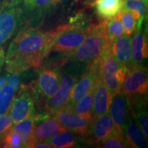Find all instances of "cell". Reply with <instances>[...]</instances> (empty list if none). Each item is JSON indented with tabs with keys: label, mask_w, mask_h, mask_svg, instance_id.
<instances>
[{
	"label": "cell",
	"mask_w": 148,
	"mask_h": 148,
	"mask_svg": "<svg viewBox=\"0 0 148 148\" xmlns=\"http://www.w3.org/2000/svg\"><path fill=\"white\" fill-rule=\"evenodd\" d=\"M110 47L118 62L127 70L132 64L131 36L122 35L110 42Z\"/></svg>",
	"instance_id": "e0dca14e"
},
{
	"label": "cell",
	"mask_w": 148,
	"mask_h": 148,
	"mask_svg": "<svg viewBox=\"0 0 148 148\" xmlns=\"http://www.w3.org/2000/svg\"><path fill=\"white\" fill-rule=\"evenodd\" d=\"M38 119L39 115L35 114L27 119L14 123L12 125V128L21 136L23 147H31L34 143V140L32 138L33 130Z\"/></svg>",
	"instance_id": "ffe728a7"
},
{
	"label": "cell",
	"mask_w": 148,
	"mask_h": 148,
	"mask_svg": "<svg viewBox=\"0 0 148 148\" xmlns=\"http://www.w3.org/2000/svg\"><path fill=\"white\" fill-rule=\"evenodd\" d=\"M104 21L106 36L110 42L124 34V30L119 14L113 18Z\"/></svg>",
	"instance_id": "cb8c5ba5"
},
{
	"label": "cell",
	"mask_w": 148,
	"mask_h": 148,
	"mask_svg": "<svg viewBox=\"0 0 148 148\" xmlns=\"http://www.w3.org/2000/svg\"><path fill=\"white\" fill-rule=\"evenodd\" d=\"M148 77L147 69L143 65L132 64L127 69L121 86V91L127 103L147 97Z\"/></svg>",
	"instance_id": "5b68a950"
},
{
	"label": "cell",
	"mask_w": 148,
	"mask_h": 148,
	"mask_svg": "<svg viewBox=\"0 0 148 148\" xmlns=\"http://www.w3.org/2000/svg\"><path fill=\"white\" fill-rule=\"evenodd\" d=\"M32 147L36 148H51L52 147L47 142L45 141H36L33 144Z\"/></svg>",
	"instance_id": "1f68e13d"
},
{
	"label": "cell",
	"mask_w": 148,
	"mask_h": 148,
	"mask_svg": "<svg viewBox=\"0 0 148 148\" xmlns=\"http://www.w3.org/2000/svg\"><path fill=\"white\" fill-rule=\"evenodd\" d=\"M2 147H23L20 134L14 129L11 128L8 132L2 136Z\"/></svg>",
	"instance_id": "83f0119b"
},
{
	"label": "cell",
	"mask_w": 148,
	"mask_h": 148,
	"mask_svg": "<svg viewBox=\"0 0 148 148\" xmlns=\"http://www.w3.org/2000/svg\"><path fill=\"white\" fill-rule=\"evenodd\" d=\"M99 74V60L97 58L88 66V69L74 84L70 93L68 104L65 108H69L75 104L93 88Z\"/></svg>",
	"instance_id": "30bf717a"
},
{
	"label": "cell",
	"mask_w": 148,
	"mask_h": 148,
	"mask_svg": "<svg viewBox=\"0 0 148 148\" xmlns=\"http://www.w3.org/2000/svg\"><path fill=\"white\" fill-rule=\"evenodd\" d=\"M124 0H95L91 7L96 14L103 20L113 18L123 11Z\"/></svg>",
	"instance_id": "d6986e66"
},
{
	"label": "cell",
	"mask_w": 148,
	"mask_h": 148,
	"mask_svg": "<svg viewBox=\"0 0 148 148\" xmlns=\"http://www.w3.org/2000/svg\"><path fill=\"white\" fill-rule=\"evenodd\" d=\"M67 131L54 117L45 118L39 124L35 125L32 138L36 141H47L51 137L59 133Z\"/></svg>",
	"instance_id": "2e32d148"
},
{
	"label": "cell",
	"mask_w": 148,
	"mask_h": 148,
	"mask_svg": "<svg viewBox=\"0 0 148 148\" xmlns=\"http://www.w3.org/2000/svg\"><path fill=\"white\" fill-rule=\"evenodd\" d=\"M114 131L115 128L113 121L108 112L92 119L86 135H88V140H89L90 143L97 147L98 144L109 137Z\"/></svg>",
	"instance_id": "8fae6325"
},
{
	"label": "cell",
	"mask_w": 148,
	"mask_h": 148,
	"mask_svg": "<svg viewBox=\"0 0 148 148\" xmlns=\"http://www.w3.org/2000/svg\"><path fill=\"white\" fill-rule=\"evenodd\" d=\"M77 66L64 71L61 76L60 85L56 93L45 104V112L47 114H53L57 111L65 108L68 104L70 93L74 84L82 75V69L77 64Z\"/></svg>",
	"instance_id": "277c9868"
},
{
	"label": "cell",
	"mask_w": 148,
	"mask_h": 148,
	"mask_svg": "<svg viewBox=\"0 0 148 148\" xmlns=\"http://www.w3.org/2000/svg\"><path fill=\"white\" fill-rule=\"evenodd\" d=\"M13 122L9 112L0 115V137L8 132L12 127Z\"/></svg>",
	"instance_id": "f1b7e54d"
},
{
	"label": "cell",
	"mask_w": 148,
	"mask_h": 148,
	"mask_svg": "<svg viewBox=\"0 0 148 148\" xmlns=\"http://www.w3.org/2000/svg\"><path fill=\"white\" fill-rule=\"evenodd\" d=\"M61 76L54 69H45L40 72L31 89L29 88L33 100L38 105L45 104L56 93L60 85Z\"/></svg>",
	"instance_id": "52a82bcc"
},
{
	"label": "cell",
	"mask_w": 148,
	"mask_h": 148,
	"mask_svg": "<svg viewBox=\"0 0 148 148\" xmlns=\"http://www.w3.org/2000/svg\"><path fill=\"white\" fill-rule=\"evenodd\" d=\"M23 22V10L14 5L0 10V48L6 43L19 29Z\"/></svg>",
	"instance_id": "ba28073f"
},
{
	"label": "cell",
	"mask_w": 148,
	"mask_h": 148,
	"mask_svg": "<svg viewBox=\"0 0 148 148\" xmlns=\"http://www.w3.org/2000/svg\"><path fill=\"white\" fill-rule=\"evenodd\" d=\"M103 148H125L128 147L124 134L114 131L112 134L97 145Z\"/></svg>",
	"instance_id": "484cf974"
},
{
	"label": "cell",
	"mask_w": 148,
	"mask_h": 148,
	"mask_svg": "<svg viewBox=\"0 0 148 148\" xmlns=\"http://www.w3.org/2000/svg\"><path fill=\"white\" fill-rule=\"evenodd\" d=\"M80 1L85 5L91 6V5L92 4V3L95 1V0H80Z\"/></svg>",
	"instance_id": "836d02e7"
},
{
	"label": "cell",
	"mask_w": 148,
	"mask_h": 148,
	"mask_svg": "<svg viewBox=\"0 0 148 148\" xmlns=\"http://www.w3.org/2000/svg\"><path fill=\"white\" fill-rule=\"evenodd\" d=\"M47 142L52 147L71 148L76 145L77 140L72 132L67 130L52 136Z\"/></svg>",
	"instance_id": "603a6c76"
},
{
	"label": "cell",
	"mask_w": 148,
	"mask_h": 148,
	"mask_svg": "<svg viewBox=\"0 0 148 148\" xmlns=\"http://www.w3.org/2000/svg\"><path fill=\"white\" fill-rule=\"evenodd\" d=\"M64 25L54 30L42 32L29 28L21 30L9 45L4 58L5 69L8 73H20L36 69L51 52V46Z\"/></svg>",
	"instance_id": "6da1fadb"
},
{
	"label": "cell",
	"mask_w": 148,
	"mask_h": 148,
	"mask_svg": "<svg viewBox=\"0 0 148 148\" xmlns=\"http://www.w3.org/2000/svg\"><path fill=\"white\" fill-rule=\"evenodd\" d=\"M8 112L14 123L35 114L34 101L26 85H20Z\"/></svg>",
	"instance_id": "9c48e42d"
},
{
	"label": "cell",
	"mask_w": 148,
	"mask_h": 148,
	"mask_svg": "<svg viewBox=\"0 0 148 148\" xmlns=\"http://www.w3.org/2000/svg\"><path fill=\"white\" fill-rule=\"evenodd\" d=\"M110 43L105 29V21L96 25H91L87 36L81 45L71 52L65 53L64 61L75 64L89 66L99 57L103 49Z\"/></svg>",
	"instance_id": "7a4b0ae2"
},
{
	"label": "cell",
	"mask_w": 148,
	"mask_h": 148,
	"mask_svg": "<svg viewBox=\"0 0 148 148\" xmlns=\"http://www.w3.org/2000/svg\"><path fill=\"white\" fill-rule=\"evenodd\" d=\"M62 1V0H51V4H56V3H58L59 2H60V1Z\"/></svg>",
	"instance_id": "d590c367"
},
{
	"label": "cell",
	"mask_w": 148,
	"mask_h": 148,
	"mask_svg": "<svg viewBox=\"0 0 148 148\" xmlns=\"http://www.w3.org/2000/svg\"><path fill=\"white\" fill-rule=\"evenodd\" d=\"M112 98L99 73L93 87V119L108 112Z\"/></svg>",
	"instance_id": "5bb4252c"
},
{
	"label": "cell",
	"mask_w": 148,
	"mask_h": 148,
	"mask_svg": "<svg viewBox=\"0 0 148 148\" xmlns=\"http://www.w3.org/2000/svg\"><path fill=\"white\" fill-rule=\"evenodd\" d=\"M147 40L145 31L141 27L137 28L133 37H131V51L132 64L143 65V62L147 58Z\"/></svg>",
	"instance_id": "ac0fdd59"
},
{
	"label": "cell",
	"mask_w": 148,
	"mask_h": 148,
	"mask_svg": "<svg viewBox=\"0 0 148 148\" xmlns=\"http://www.w3.org/2000/svg\"><path fill=\"white\" fill-rule=\"evenodd\" d=\"M15 95V90L7 84L0 89V115L8 112Z\"/></svg>",
	"instance_id": "d4e9b609"
},
{
	"label": "cell",
	"mask_w": 148,
	"mask_h": 148,
	"mask_svg": "<svg viewBox=\"0 0 148 148\" xmlns=\"http://www.w3.org/2000/svg\"><path fill=\"white\" fill-rule=\"evenodd\" d=\"M147 0H124L123 10L132 12L138 19L137 28L141 27V24L147 13Z\"/></svg>",
	"instance_id": "7402d4cb"
},
{
	"label": "cell",
	"mask_w": 148,
	"mask_h": 148,
	"mask_svg": "<svg viewBox=\"0 0 148 148\" xmlns=\"http://www.w3.org/2000/svg\"><path fill=\"white\" fill-rule=\"evenodd\" d=\"M34 1L35 0H24L25 3H26L27 5H29V6H32V7H33V5H34Z\"/></svg>",
	"instance_id": "e575fe53"
},
{
	"label": "cell",
	"mask_w": 148,
	"mask_h": 148,
	"mask_svg": "<svg viewBox=\"0 0 148 148\" xmlns=\"http://www.w3.org/2000/svg\"><path fill=\"white\" fill-rule=\"evenodd\" d=\"M4 51L3 48H0V74L1 72V69L3 66V62H4Z\"/></svg>",
	"instance_id": "d6a6232c"
},
{
	"label": "cell",
	"mask_w": 148,
	"mask_h": 148,
	"mask_svg": "<svg viewBox=\"0 0 148 148\" xmlns=\"http://www.w3.org/2000/svg\"><path fill=\"white\" fill-rule=\"evenodd\" d=\"M108 112L113 121L116 132L124 134L129 109L126 98L121 90L112 97Z\"/></svg>",
	"instance_id": "4fadbf2b"
},
{
	"label": "cell",
	"mask_w": 148,
	"mask_h": 148,
	"mask_svg": "<svg viewBox=\"0 0 148 148\" xmlns=\"http://www.w3.org/2000/svg\"><path fill=\"white\" fill-rule=\"evenodd\" d=\"M90 27L91 25L84 26L81 23L64 25L51 46V52L68 53L75 50L87 36Z\"/></svg>",
	"instance_id": "8992f818"
},
{
	"label": "cell",
	"mask_w": 148,
	"mask_h": 148,
	"mask_svg": "<svg viewBox=\"0 0 148 148\" xmlns=\"http://www.w3.org/2000/svg\"><path fill=\"white\" fill-rule=\"evenodd\" d=\"M99 73L112 97L121 90L126 69L118 62L110 47V42L98 58Z\"/></svg>",
	"instance_id": "3957f363"
},
{
	"label": "cell",
	"mask_w": 148,
	"mask_h": 148,
	"mask_svg": "<svg viewBox=\"0 0 148 148\" xmlns=\"http://www.w3.org/2000/svg\"><path fill=\"white\" fill-rule=\"evenodd\" d=\"M51 5V0H35L33 7H35L41 12L49 8Z\"/></svg>",
	"instance_id": "4dcf8cb0"
},
{
	"label": "cell",
	"mask_w": 148,
	"mask_h": 148,
	"mask_svg": "<svg viewBox=\"0 0 148 148\" xmlns=\"http://www.w3.org/2000/svg\"><path fill=\"white\" fill-rule=\"evenodd\" d=\"M66 109L92 121L93 119V88L75 104Z\"/></svg>",
	"instance_id": "44dd1931"
},
{
	"label": "cell",
	"mask_w": 148,
	"mask_h": 148,
	"mask_svg": "<svg viewBox=\"0 0 148 148\" xmlns=\"http://www.w3.org/2000/svg\"><path fill=\"white\" fill-rule=\"evenodd\" d=\"M20 73H11L7 79L6 84L10 86L16 92L20 86Z\"/></svg>",
	"instance_id": "f546056e"
},
{
	"label": "cell",
	"mask_w": 148,
	"mask_h": 148,
	"mask_svg": "<svg viewBox=\"0 0 148 148\" xmlns=\"http://www.w3.org/2000/svg\"><path fill=\"white\" fill-rule=\"evenodd\" d=\"M119 16L123 25L124 34L131 36L134 32L137 25L138 19L132 12L129 10H123L119 14Z\"/></svg>",
	"instance_id": "4316f807"
},
{
	"label": "cell",
	"mask_w": 148,
	"mask_h": 148,
	"mask_svg": "<svg viewBox=\"0 0 148 148\" xmlns=\"http://www.w3.org/2000/svg\"><path fill=\"white\" fill-rule=\"evenodd\" d=\"M125 140L129 147L144 148L147 147V137L138 123L134 116L128 114L124 128Z\"/></svg>",
	"instance_id": "9a60e30c"
},
{
	"label": "cell",
	"mask_w": 148,
	"mask_h": 148,
	"mask_svg": "<svg viewBox=\"0 0 148 148\" xmlns=\"http://www.w3.org/2000/svg\"><path fill=\"white\" fill-rule=\"evenodd\" d=\"M53 115L68 131L83 136L88 134L91 121L82 116L66 108L57 111Z\"/></svg>",
	"instance_id": "7c38bea8"
}]
</instances>
